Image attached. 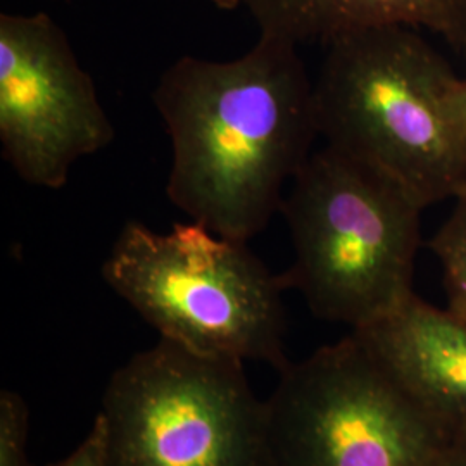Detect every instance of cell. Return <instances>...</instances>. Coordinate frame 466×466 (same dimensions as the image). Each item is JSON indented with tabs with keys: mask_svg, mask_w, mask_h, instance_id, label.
Listing matches in <instances>:
<instances>
[{
	"mask_svg": "<svg viewBox=\"0 0 466 466\" xmlns=\"http://www.w3.org/2000/svg\"><path fill=\"white\" fill-rule=\"evenodd\" d=\"M298 47L259 34L235 59L184 56L152 92L171 142L167 199L225 238L263 232L315 152V82Z\"/></svg>",
	"mask_w": 466,
	"mask_h": 466,
	"instance_id": "6da1fadb",
	"label": "cell"
},
{
	"mask_svg": "<svg viewBox=\"0 0 466 466\" xmlns=\"http://www.w3.org/2000/svg\"><path fill=\"white\" fill-rule=\"evenodd\" d=\"M456 78L415 28L339 35L315 80L319 137L394 177L425 208L454 200L466 188V137L450 104Z\"/></svg>",
	"mask_w": 466,
	"mask_h": 466,
	"instance_id": "7a4b0ae2",
	"label": "cell"
},
{
	"mask_svg": "<svg viewBox=\"0 0 466 466\" xmlns=\"http://www.w3.org/2000/svg\"><path fill=\"white\" fill-rule=\"evenodd\" d=\"M423 209L382 169L330 146L315 150L280 208L294 249L287 290L352 330L385 317L415 294Z\"/></svg>",
	"mask_w": 466,
	"mask_h": 466,
	"instance_id": "3957f363",
	"label": "cell"
},
{
	"mask_svg": "<svg viewBox=\"0 0 466 466\" xmlns=\"http://www.w3.org/2000/svg\"><path fill=\"white\" fill-rule=\"evenodd\" d=\"M102 279L167 339L199 354L282 371L287 285L248 248L196 221L154 232L128 221Z\"/></svg>",
	"mask_w": 466,
	"mask_h": 466,
	"instance_id": "277c9868",
	"label": "cell"
},
{
	"mask_svg": "<svg viewBox=\"0 0 466 466\" xmlns=\"http://www.w3.org/2000/svg\"><path fill=\"white\" fill-rule=\"evenodd\" d=\"M99 417L109 466H268L267 400L244 363L167 339L117 368Z\"/></svg>",
	"mask_w": 466,
	"mask_h": 466,
	"instance_id": "5b68a950",
	"label": "cell"
},
{
	"mask_svg": "<svg viewBox=\"0 0 466 466\" xmlns=\"http://www.w3.org/2000/svg\"><path fill=\"white\" fill-rule=\"evenodd\" d=\"M456 432L352 332L289 363L267 400L268 466H427Z\"/></svg>",
	"mask_w": 466,
	"mask_h": 466,
	"instance_id": "8992f818",
	"label": "cell"
},
{
	"mask_svg": "<svg viewBox=\"0 0 466 466\" xmlns=\"http://www.w3.org/2000/svg\"><path fill=\"white\" fill-rule=\"evenodd\" d=\"M115 125L66 34L46 13L0 15V150L34 187H66L73 167L111 146Z\"/></svg>",
	"mask_w": 466,
	"mask_h": 466,
	"instance_id": "52a82bcc",
	"label": "cell"
},
{
	"mask_svg": "<svg viewBox=\"0 0 466 466\" xmlns=\"http://www.w3.org/2000/svg\"><path fill=\"white\" fill-rule=\"evenodd\" d=\"M352 333L421 406L452 429H466L465 317L413 294Z\"/></svg>",
	"mask_w": 466,
	"mask_h": 466,
	"instance_id": "ba28073f",
	"label": "cell"
},
{
	"mask_svg": "<svg viewBox=\"0 0 466 466\" xmlns=\"http://www.w3.org/2000/svg\"><path fill=\"white\" fill-rule=\"evenodd\" d=\"M259 26L294 44H327L360 28L425 30L466 52V0H240Z\"/></svg>",
	"mask_w": 466,
	"mask_h": 466,
	"instance_id": "9c48e42d",
	"label": "cell"
},
{
	"mask_svg": "<svg viewBox=\"0 0 466 466\" xmlns=\"http://www.w3.org/2000/svg\"><path fill=\"white\" fill-rule=\"evenodd\" d=\"M429 248L442 268L448 308L466 318V188L454 199L450 217L433 233Z\"/></svg>",
	"mask_w": 466,
	"mask_h": 466,
	"instance_id": "30bf717a",
	"label": "cell"
},
{
	"mask_svg": "<svg viewBox=\"0 0 466 466\" xmlns=\"http://www.w3.org/2000/svg\"><path fill=\"white\" fill-rule=\"evenodd\" d=\"M30 408L21 394L0 392V466H35L28 458Z\"/></svg>",
	"mask_w": 466,
	"mask_h": 466,
	"instance_id": "8fae6325",
	"label": "cell"
},
{
	"mask_svg": "<svg viewBox=\"0 0 466 466\" xmlns=\"http://www.w3.org/2000/svg\"><path fill=\"white\" fill-rule=\"evenodd\" d=\"M47 466H109L107 463V446H106V431L99 415L94 420L84 441L76 450L67 454L65 460Z\"/></svg>",
	"mask_w": 466,
	"mask_h": 466,
	"instance_id": "7c38bea8",
	"label": "cell"
},
{
	"mask_svg": "<svg viewBox=\"0 0 466 466\" xmlns=\"http://www.w3.org/2000/svg\"><path fill=\"white\" fill-rule=\"evenodd\" d=\"M427 466H466V429L454 433L444 450Z\"/></svg>",
	"mask_w": 466,
	"mask_h": 466,
	"instance_id": "4fadbf2b",
	"label": "cell"
},
{
	"mask_svg": "<svg viewBox=\"0 0 466 466\" xmlns=\"http://www.w3.org/2000/svg\"><path fill=\"white\" fill-rule=\"evenodd\" d=\"M450 104L452 116L466 137V78L458 76L451 86Z\"/></svg>",
	"mask_w": 466,
	"mask_h": 466,
	"instance_id": "5bb4252c",
	"label": "cell"
},
{
	"mask_svg": "<svg viewBox=\"0 0 466 466\" xmlns=\"http://www.w3.org/2000/svg\"><path fill=\"white\" fill-rule=\"evenodd\" d=\"M209 4H213L218 9H225V11H230L240 5V0H208Z\"/></svg>",
	"mask_w": 466,
	"mask_h": 466,
	"instance_id": "9a60e30c",
	"label": "cell"
}]
</instances>
